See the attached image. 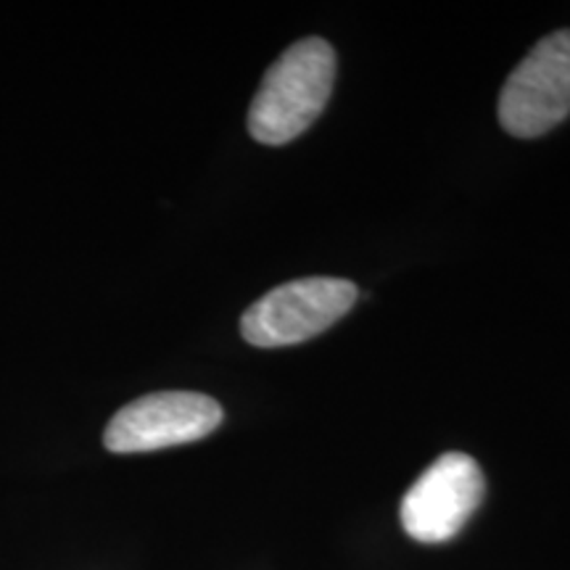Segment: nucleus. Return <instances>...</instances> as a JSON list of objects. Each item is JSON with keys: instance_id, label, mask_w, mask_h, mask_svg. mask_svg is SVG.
I'll return each instance as SVG.
<instances>
[{"instance_id": "1", "label": "nucleus", "mask_w": 570, "mask_h": 570, "mask_svg": "<svg viewBox=\"0 0 570 570\" xmlns=\"http://www.w3.org/2000/svg\"><path fill=\"white\" fill-rule=\"evenodd\" d=\"M336 82V51L323 38L298 40L267 69L248 109V132L265 146L298 138L323 114Z\"/></svg>"}, {"instance_id": "5", "label": "nucleus", "mask_w": 570, "mask_h": 570, "mask_svg": "<svg viewBox=\"0 0 570 570\" xmlns=\"http://www.w3.org/2000/svg\"><path fill=\"white\" fill-rule=\"evenodd\" d=\"M223 423V407L196 391H159L135 399L106 425L109 452L138 454L209 436Z\"/></svg>"}, {"instance_id": "4", "label": "nucleus", "mask_w": 570, "mask_h": 570, "mask_svg": "<svg viewBox=\"0 0 570 570\" xmlns=\"http://www.w3.org/2000/svg\"><path fill=\"white\" fill-rule=\"evenodd\" d=\"M487 494L483 470L470 454L446 452L402 499V529L423 544L454 539Z\"/></svg>"}, {"instance_id": "2", "label": "nucleus", "mask_w": 570, "mask_h": 570, "mask_svg": "<svg viewBox=\"0 0 570 570\" xmlns=\"http://www.w3.org/2000/svg\"><path fill=\"white\" fill-rule=\"evenodd\" d=\"M356 285L341 277H304L277 285L240 317V333L252 346L275 348L320 336L352 309Z\"/></svg>"}, {"instance_id": "3", "label": "nucleus", "mask_w": 570, "mask_h": 570, "mask_svg": "<svg viewBox=\"0 0 570 570\" xmlns=\"http://www.w3.org/2000/svg\"><path fill=\"white\" fill-rule=\"evenodd\" d=\"M570 114V30L547 35L512 69L499 96V122L515 138H539Z\"/></svg>"}]
</instances>
